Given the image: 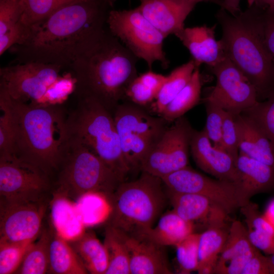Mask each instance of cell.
<instances>
[{"instance_id": "cell-20", "label": "cell", "mask_w": 274, "mask_h": 274, "mask_svg": "<svg viewBox=\"0 0 274 274\" xmlns=\"http://www.w3.org/2000/svg\"><path fill=\"white\" fill-rule=\"evenodd\" d=\"M216 25L184 27L175 36L188 50L196 67H212L225 58L220 40L215 38Z\"/></svg>"}, {"instance_id": "cell-19", "label": "cell", "mask_w": 274, "mask_h": 274, "mask_svg": "<svg viewBox=\"0 0 274 274\" xmlns=\"http://www.w3.org/2000/svg\"><path fill=\"white\" fill-rule=\"evenodd\" d=\"M258 250L251 242L246 226L239 221H233L214 273L241 274Z\"/></svg>"}, {"instance_id": "cell-5", "label": "cell", "mask_w": 274, "mask_h": 274, "mask_svg": "<svg viewBox=\"0 0 274 274\" xmlns=\"http://www.w3.org/2000/svg\"><path fill=\"white\" fill-rule=\"evenodd\" d=\"M142 172L138 179L121 183L111 198L109 225L130 235H143L153 227L168 199L162 180Z\"/></svg>"}, {"instance_id": "cell-31", "label": "cell", "mask_w": 274, "mask_h": 274, "mask_svg": "<svg viewBox=\"0 0 274 274\" xmlns=\"http://www.w3.org/2000/svg\"><path fill=\"white\" fill-rule=\"evenodd\" d=\"M201 86V74L199 67H196L188 82L166 106L159 116L167 122L175 121L183 116L199 102Z\"/></svg>"}, {"instance_id": "cell-40", "label": "cell", "mask_w": 274, "mask_h": 274, "mask_svg": "<svg viewBox=\"0 0 274 274\" xmlns=\"http://www.w3.org/2000/svg\"><path fill=\"white\" fill-rule=\"evenodd\" d=\"M200 234L193 232L176 246L177 259L181 273L188 274L198 269Z\"/></svg>"}, {"instance_id": "cell-13", "label": "cell", "mask_w": 274, "mask_h": 274, "mask_svg": "<svg viewBox=\"0 0 274 274\" xmlns=\"http://www.w3.org/2000/svg\"><path fill=\"white\" fill-rule=\"evenodd\" d=\"M209 68L216 83L204 97V102L237 115L259 101L255 87L227 57Z\"/></svg>"}, {"instance_id": "cell-11", "label": "cell", "mask_w": 274, "mask_h": 274, "mask_svg": "<svg viewBox=\"0 0 274 274\" xmlns=\"http://www.w3.org/2000/svg\"><path fill=\"white\" fill-rule=\"evenodd\" d=\"M193 130L185 117L176 120L149 152L140 169L161 179L188 166Z\"/></svg>"}, {"instance_id": "cell-33", "label": "cell", "mask_w": 274, "mask_h": 274, "mask_svg": "<svg viewBox=\"0 0 274 274\" xmlns=\"http://www.w3.org/2000/svg\"><path fill=\"white\" fill-rule=\"evenodd\" d=\"M104 244L109 257L106 274H131L129 253L121 232L109 225Z\"/></svg>"}, {"instance_id": "cell-17", "label": "cell", "mask_w": 274, "mask_h": 274, "mask_svg": "<svg viewBox=\"0 0 274 274\" xmlns=\"http://www.w3.org/2000/svg\"><path fill=\"white\" fill-rule=\"evenodd\" d=\"M139 1L140 11L165 38L185 27L184 21L196 5L180 0Z\"/></svg>"}, {"instance_id": "cell-9", "label": "cell", "mask_w": 274, "mask_h": 274, "mask_svg": "<svg viewBox=\"0 0 274 274\" xmlns=\"http://www.w3.org/2000/svg\"><path fill=\"white\" fill-rule=\"evenodd\" d=\"M107 24L110 32L138 59L151 68L156 62L167 68L169 61L163 50L164 36L141 13L138 8L111 10Z\"/></svg>"}, {"instance_id": "cell-2", "label": "cell", "mask_w": 274, "mask_h": 274, "mask_svg": "<svg viewBox=\"0 0 274 274\" xmlns=\"http://www.w3.org/2000/svg\"><path fill=\"white\" fill-rule=\"evenodd\" d=\"M138 58L108 30L70 66L80 95H90L115 109L138 76Z\"/></svg>"}, {"instance_id": "cell-27", "label": "cell", "mask_w": 274, "mask_h": 274, "mask_svg": "<svg viewBox=\"0 0 274 274\" xmlns=\"http://www.w3.org/2000/svg\"><path fill=\"white\" fill-rule=\"evenodd\" d=\"M166 191L173 210L183 219L193 223L200 221L208 225L213 213L221 208L200 194Z\"/></svg>"}, {"instance_id": "cell-34", "label": "cell", "mask_w": 274, "mask_h": 274, "mask_svg": "<svg viewBox=\"0 0 274 274\" xmlns=\"http://www.w3.org/2000/svg\"><path fill=\"white\" fill-rule=\"evenodd\" d=\"M51 235L46 231L40 234L27 251L15 272L20 274H44L49 271V245Z\"/></svg>"}, {"instance_id": "cell-22", "label": "cell", "mask_w": 274, "mask_h": 274, "mask_svg": "<svg viewBox=\"0 0 274 274\" xmlns=\"http://www.w3.org/2000/svg\"><path fill=\"white\" fill-rule=\"evenodd\" d=\"M228 214L221 210L210 220L206 231L200 233L198 243L199 274L214 273L219 256L229 231L226 223Z\"/></svg>"}, {"instance_id": "cell-4", "label": "cell", "mask_w": 274, "mask_h": 274, "mask_svg": "<svg viewBox=\"0 0 274 274\" xmlns=\"http://www.w3.org/2000/svg\"><path fill=\"white\" fill-rule=\"evenodd\" d=\"M10 98L15 127L14 155L46 173L63 159L70 139L68 117L59 106H33Z\"/></svg>"}, {"instance_id": "cell-30", "label": "cell", "mask_w": 274, "mask_h": 274, "mask_svg": "<svg viewBox=\"0 0 274 274\" xmlns=\"http://www.w3.org/2000/svg\"><path fill=\"white\" fill-rule=\"evenodd\" d=\"M75 201L86 227L101 224L110 218L112 215L113 206L111 198L102 192H88Z\"/></svg>"}, {"instance_id": "cell-8", "label": "cell", "mask_w": 274, "mask_h": 274, "mask_svg": "<svg viewBox=\"0 0 274 274\" xmlns=\"http://www.w3.org/2000/svg\"><path fill=\"white\" fill-rule=\"evenodd\" d=\"M114 119L121 150L130 170L138 168L166 129L162 117L152 116L133 103L119 104Z\"/></svg>"}, {"instance_id": "cell-48", "label": "cell", "mask_w": 274, "mask_h": 274, "mask_svg": "<svg viewBox=\"0 0 274 274\" xmlns=\"http://www.w3.org/2000/svg\"><path fill=\"white\" fill-rule=\"evenodd\" d=\"M138 78L143 83L155 92L157 96L166 80V76L150 71L140 75Z\"/></svg>"}, {"instance_id": "cell-12", "label": "cell", "mask_w": 274, "mask_h": 274, "mask_svg": "<svg viewBox=\"0 0 274 274\" xmlns=\"http://www.w3.org/2000/svg\"><path fill=\"white\" fill-rule=\"evenodd\" d=\"M46 173L15 155L0 156L1 202L40 200L47 190Z\"/></svg>"}, {"instance_id": "cell-43", "label": "cell", "mask_w": 274, "mask_h": 274, "mask_svg": "<svg viewBox=\"0 0 274 274\" xmlns=\"http://www.w3.org/2000/svg\"><path fill=\"white\" fill-rule=\"evenodd\" d=\"M234 116V114L225 111L222 130L221 148L237 161L239 155V147Z\"/></svg>"}, {"instance_id": "cell-6", "label": "cell", "mask_w": 274, "mask_h": 274, "mask_svg": "<svg viewBox=\"0 0 274 274\" xmlns=\"http://www.w3.org/2000/svg\"><path fill=\"white\" fill-rule=\"evenodd\" d=\"M70 136L97 155L123 180L131 170L123 156L114 117L97 99L80 95L68 117Z\"/></svg>"}, {"instance_id": "cell-25", "label": "cell", "mask_w": 274, "mask_h": 274, "mask_svg": "<svg viewBox=\"0 0 274 274\" xmlns=\"http://www.w3.org/2000/svg\"><path fill=\"white\" fill-rule=\"evenodd\" d=\"M194 223L186 221L173 210L161 216L155 227L143 235L161 246H175L193 233Z\"/></svg>"}, {"instance_id": "cell-16", "label": "cell", "mask_w": 274, "mask_h": 274, "mask_svg": "<svg viewBox=\"0 0 274 274\" xmlns=\"http://www.w3.org/2000/svg\"><path fill=\"white\" fill-rule=\"evenodd\" d=\"M190 149L195 164L203 172L218 179L236 182V161L226 151L213 145L203 129H193Z\"/></svg>"}, {"instance_id": "cell-38", "label": "cell", "mask_w": 274, "mask_h": 274, "mask_svg": "<svg viewBox=\"0 0 274 274\" xmlns=\"http://www.w3.org/2000/svg\"><path fill=\"white\" fill-rule=\"evenodd\" d=\"M76 78L70 73L61 75L48 89L36 106L49 107L59 106L67 100L77 87Z\"/></svg>"}, {"instance_id": "cell-39", "label": "cell", "mask_w": 274, "mask_h": 274, "mask_svg": "<svg viewBox=\"0 0 274 274\" xmlns=\"http://www.w3.org/2000/svg\"><path fill=\"white\" fill-rule=\"evenodd\" d=\"M34 242L13 243L0 241V274L15 273Z\"/></svg>"}, {"instance_id": "cell-52", "label": "cell", "mask_w": 274, "mask_h": 274, "mask_svg": "<svg viewBox=\"0 0 274 274\" xmlns=\"http://www.w3.org/2000/svg\"><path fill=\"white\" fill-rule=\"evenodd\" d=\"M116 0H114L115 2ZM182 1H185L187 2H189L193 3L196 5L197 3L201 2H210L220 6L221 8H223L224 7V2L223 0H180Z\"/></svg>"}, {"instance_id": "cell-10", "label": "cell", "mask_w": 274, "mask_h": 274, "mask_svg": "<svg viewBox=\"0 0 274 274\" xmlns=\"http://www.w3.org/2000/svg\"><path fill=\"white\" fill-rule=\"evenodd\" d=\"M63 68L38 62L17 63L0 69V89L14 100L36 106L61 76Z\"/></svg>"}, {"instance_id": "cell-28", "label": "cell", "mask_w": 274, "mask_h": 274, "mask_svg": "<svg viewBox=\"0 0 274 274\" xmlns=\"http://www.w3.org/2000/svg\"><path fill=\"white\" fill-rule=\"evenodd\" d=\"M69 243L55 232L51 236L48 272L56 274H85L88 272Z\"/></svg>"}, {"instance_id": "cell-51", "label": "cell", "mask_w": 274, "mask_h": 274, "mask_svg": "<svg viewBox=\"0 0 274 274\" xmlns=\"http://www.w3.org/2000/svg\"><path fill=\"white\" fill-rule=\"evenodd\" d=\"M264 215L274 226V199H272L268 204Z\"/></svg>"}, {"instance_id": "cell-46", "label": "cell", "mask_w": 274, "mask_h": 274, "mask_svg": "<svg viewBox=\"0 0 274 274\" xmlns=\"http://www.w3.org/2000/svg\"><path fill=\"white\" fill-rule=\"evenodd\" d=\"M241 274H274V266L269 256L258 249L248 261Z\"/></svg>"}, {"instance_id": "cell-53", "label": "cell", "mask_w": 274, "mask_h": 274, "mask_svg": "<svg viewBox=\"0 0 274 274\" xmlns=\"http://www.w3.org/2000/svg\"><path fill=\"white\" fill-rule=\"evenodd\" d=\"M269 258L271 260V262L272 264H273L274 266V254L270 255V256H269Z\"/></svg>"}, {"instance_id": "cell-35", "label": "cell", "mask_w": 274, "mask_h": 274, "mask_svg": "<svg viewBox=\"0 0 274 274\" xmlns=\"http://www.w3.org/2000/svg\"><path fill=\"white\" fill-rule=\"evenodd\" d=\"M0 156L14 155V119L11 100L0 89Z\"/></svg>"}, {"instance_id": "cell-1", "label": "cell", "mask_w": 274, "mask_h": 274, "mask_svg": "<svg viewBox=\"0 0 274 274\" xmlns=\"http://www.w3.org/2000/svg\"><path fill=\"white\" fill-rule=\"evenodd\" d=\"M107 5L102 0L76 2L29 26L25 41L13 49L18 63L70 67L106 31Z\"/></svg>"}, {"instance_id": "cell-24", "label": "cell", "mask_w": 274, "mask_h": 274, "mask_svg": "<svg viewBox=\"0 0 274 274\" xmlns=\"http://www.w3.org/2000/svg\"><path fill=\"white\" fill-rule=\"evenodd\" d=\"M50 218L55 232L70 243L77 240L86 232L75 201L56 192L51 202Z\"/></svg>"}, {"instance_id": "cell-21", "label": "cell", "mask_w": 274, "mask_h": 274, "mask_svg": "<svg viewBox=\"0 0 274 274\" xmlns=\"http://www.w3.org/2000/svg\"><path fill=\"white\" fill-rule=\"evenodd\" d=\"M234 183L243 206L254 195L274 189V168L239 152Z\"/></svg>"}, {"instance_id": "cell-14", "label": "cell", "mask_w": 274, "mask_h": 274, "mask_svg": "<svg viewBox=\"0 0 274 274\" xmlns=\"http://www.w3.org/2000/svg\"><path fill=\"white\" fill-rule=\"evenodd\" d=\"M161 179L166 190L204 196L228 214L243 206L234 183L211 178L188 165Z\"/></svg>"}, {"instance_id": "cell-26", "label": "cell", "mask_w": 274, "mask_h": 274, "mask_svg": "<svg viewBox=\"0 0 274 274\" xmlns=\"http://www.w3.org/2000/svg\"><path fill=\"white\" fill-rule=\"evenodd\" d=\"M240 209L252 244L266 254H274V226L251 200Z\"/></svg>"}, {"instance_id": "cell-55", "label": "cell", "mask_w": 274, "mask_h": 274, "mask_svg": "<svg viewBox=\"0 0 274 274\" xmlns=\"http://www.w3.org/2000/svg\"><path fill=\"white\" fill-rule=\"evenodd\" d=\"M23 3L24 2V0H20Z\"/></svg>"}, {"instance_id": "cell-42", "label": "cell", "mask_w": 274, "mask_h": 274, "mask_svg": "<svg viewBox=\"0 0 274 274\" xmlns=\"http://www.w3.org/2000/svg\"><path fill=\"white\" fill-rule=\"evenodd\" d=\"M24 11L20 0H0V36L21 21Z\"/></svg>"}, {"instance_id": "cell-45", "label": "cell", "mask_w": 274, "mask_h": 274, "mask_svg": "<svg viewBox=\"0 0 274 274\" xmlns=\"http://www.w3.org/2000/svg\"><path fill=\"white\" fill-rule=\"evenodd\" d=\"M28 29L29 26L21 21L0 36V55H2L11 47L22 44L28 36Z\"/></svg>"}, {"instance_id": "cell-36", "label": "cell", "mask_w": 274, "mask_h": 274, "mask_svg": "<svg viewBox=\"0 0 274 274\" xmlns=\"http://www.w3.org/2000/svg\"><path fill=\"white\" fill-rule=\"evenodd\" d=\"M241 114L255 123L274 143V90L266 99L258 101Z\"/></svg>"}, {"instance_id": "cell-41", "label": "cell", "mask_w": 274, "mask_h": 274, "mask_svg": "<svg viewBox=\"0 0 274 274\" xmlns=\"http://www.w3.org/2000/svg\"><path fill=\"white\" fill-rule=\"evenodd\" d=\"M207 119L203 128L213 145L221 148L222 130L225 111L210 102H205Z\"/></svg>"}, {"instance_id": "cell-50", "label": "cell", "mask_w": 274, "mask_h": 274, "mask_svg": "<svg viewBox=\"0 0 274 274\" xmlns=\"http://www.w3.org/2000/svg\"><path fill=\"white\" fill-rule=\"evenodd\" d=\"M224 7L222 9L225 10L228 13L233 16H236L242 12L240 9V3L241 0H223Z\"/></svg>"}, {"instance_id": "cell-15", "label": "cell", "mask_w": 274, "mask_h": 274, "mask_svg": "<svg viewBox=\"0 0 274 274\" xmlns=\"http://www.w3.org/2000/svg\"><path fill=\"white\" fill-rule=\"evenodd\" d=\"M0 241H35L41 230L46 207L41 200L1 202Z\"/></svg>"}, {"instance_id": "cell-29", "label": "cell", "mask_w": 274, "mask_h": 274, "mask_svg": "<svg viewBox=\"0 0 274 274\" xmlns=\"http://www.w3.org/2000/svg\"><path fill=\"white\" fill-rule=\"evenodd\" d=\"M70 243L88 272L106 274L109 266L108 252L94 232H85L80 238Z\"/></svg>"}, {"instance_id": "cell-47", "label": "cell", "mask_w": 274, "mask_h": 274, "mask_svg": "<svg viewBox=\"0 0 274 274\" xmlns=\"http://www.w3.org/2000/svg\"><path fill=\"white\" fill-rule=\"evenodd\" d=\"M262 18L265 42L272 58L274 72V13L262 11Z\"/></svg>"}, {"instance_id": "cell-44", "label": "cell", "mask_w": 274, "mask_h": 274, "mask_svg": "<svg viewBox=\"0 0 274 274\" xmlns=\"http://www.w3.org/2000/svg\"><path fill=\"white\" fill-rule=\"evenodd\" d=\"M156 97V93L143 83L138 76L128 85L125 93V97L140 106L152 103Z\"/></svg>"}, {"instance_id": "cell-37", "label": "cell", "mask_w": 274, "mask_h": 274, "mask_svg": "<svg viewBox=\"0 0 274 274\" xmlns=\"http://www.w3.org/2000/svg\"><path fill=\"white\" fill-rule=\"evenodd\" d=\"M82 0H24L21 21L30 26L48 17L60 8Z\"/></svg>"}, {"instance_id": "cell-54", "label": "cell", "mask_w": 274, "mask_h": 274, "mask_svg": "<svg viewBox=\"0 0 274 274\" xmlns=\"http://www.w3.org/2000/svg\"><path fill=\"white\" fill-rule=\"evenodd\" d=\"M108 3L109 5H112L114 2V0H102Z\"/></svg>"}, {"instance_id": "cell-7", "label": "cell", "mask_w": 274, "mask_h": 274, "mask_svg": "<svg viewBox=\"0 0 274 274\" xmlns=\"http://www.w3.org/2000/svg\"><path fill=\"white\" fill-rule=\"evenodd\" d=\"M62 161L56 192L73 200L92 191L102 192L111 198L125 181L97 155L71 136Z\"/></svg>"}, {"instance_id": "cell-32", "label": "cell", "mask_w": 274, "mask_h": 274, "mask_svg": "<svg viewBox=\"0 0 274 274\" xmlns=\"http://www.w3.org/2000/svg\"><path fill=\"white\" fill-rule=\"evenodd\" d=\"M196 68L194 61L192 59L177 67L166 76L155 101L152 103V111L160 115L166 106L188 82Z\"/></svg>"}, {"instance_id": "cell-3", "label": "cell", "mask_w": 274, "mask_h": 274, "mask_svg": "<svg viewBox=\"0 0 274 274\" xmlns=\"http://www.w3.org/2000/svg\"><path fill=\"white\" fill-rule=\"evenodd\" d=\"M216 16L225 56L253 85L259 101L264 100L274 89V72L264 40L262 10L250 7L233 16L221 8Z\"/></svg>"}, {"instance_id": "cell-18", "label": "cell", "mask_w": 274, "mask_h": 274, "mask_svg": "<svg viewBox=\"0 0 274 274\" xmlns=\"http://www.w3.org/2000/svg\"><path fill=\"white\" fill-rule=\"evenodd\" d=\"M121 232L129 253L131 274L173 273L164 247L143 236L130 235Z\"/></svg>"}, {"instance_id": "cell-49", "label": "cell", "mask_w": 274, "mask_h": 274, "mask_svg": "<svg viewBox=\"0 0 274 274\" xmlns=\"http://www.w3.org/2000/svg\"><path fill=\"white\" fill-rule=\"evenodd\" d=\"M248 7L274 13V0H247Z\"/></svg>"}, {"instance_id": "cell-23", "label": "cell", "mask_w": 274, "mask_h": 274, "mask_svg": "<svg viewBox=\"0 0 274 274\" xmlns=\"http://www.w3.org/2000/svg\"><path fill=\"white\" fill-rule=\"evenodd\" d=\"M239 152L274 168V143L252 120L242 114L234 116Z\"/></svg>"}]
</instances>
